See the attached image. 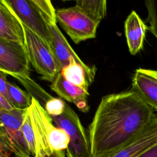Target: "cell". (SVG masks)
Segmentation results:
<instances>
[{"instance_id":"9a60e30c","label":"cell","mask_w":157,"mask_h":157,"mask_svg":"<svg viewBox=\"0 0 157 157\" xmlns=\"http://www.w3.org/2000/svg\"><path fill=\"white\" fill-rule=\"evenodd\" d=\"M13 77L18 80L27 90L32 98L37 101L44 107L46 103L53 98L32 80L29 76H14Z\"/></svg>"},{"instance_id":"8992f818","label":"cell","mask_w":157,"mask_h":157,"mask_svg":"<svg viewBox=\"0 0 157 157\" xmlns=\"http://www.w3.org/2000/svg\"><path fill=\"white\" fill-rule=\"evenodd\" d=\"M33 129L35 147L32 157H47L53 152L48 142V132L53 124L52 117L35 99L28 108Z\"/></svg>"},{"instance_id":"7402d4cb","label":"cell","mask_w":157,"mask_h":157,"mask_svg":"<svg viewBox=\"0 0 157 157\" xmlns=\"http://www.w3.org/2000/svg\"><path fill=\"white\" fill-rule=\"evenodd\" d=\"M7 75L0 71V94L4 96L9 101V96L7 89V80L6 76Z\"/></svg>"},{"instance_id":"6da1fadb","label":"cell","mask_w":157,"mask_h":157,"mask_svg":"<svg viewBox=\"0 0 157 157\" xmlns=\"http://www.w3.org/2000/svg\"><path fill=\"white\" fill-rule=\"evenodd\" d=\"M155 113L132 90L104 96L89 126L91 157H100L123 145Z\"/></svg>"},{"instance_id":"44dd1931","label":"cell","mask_w":157,"mask_h":157,"mask_svg":"<svg viewBox=\"0 0 157 157\" xmlns=\"http://www.w3.org/2000/svg\"><path fill=\"white\" fill-rule=\"evenodd\" d=\"M66 102L61 99L53 98L45 104L44 109L51 117L61 115L64 111Z\"/></svg>"},{"instance_id":"cb8c5ba5","label":"cell","mask_w":157,"mask_h":157,"mask_svg":"<svg viewBox=\"0 0 157 157\" xmlns=\"http://www.w3.org/2000/svg\"><path fill=\"white\" fill-rule=\"evenodd\" d=\"M139 157H157V145Z\"/></svg>"},{"instance_id":"d6986e66","label":"cell","mask_w":157,"mask_h":157,"mask_svg":"<svg viewBox=\"0 0 157 157\" xmlns=\"http://www.w3.org/2000/svg\"><path fill=\"white\" fill-rule=\"evenodd\" d=\"M21 131L31 153V157L34 151L35 147V140L33 132V129L31 123V120L28 108L26 109L25 112L23 122L21 127Z\"/></svg>"},{"instance_id":"5bb4252c","label":"cell","mask_w":157,"mask_h":157,"mask_svg":"<svg viewBox=\"0 0 157 157\" xmlns=\"http://www.w3.org/2000/svg\"><path fill=\"white\" fill-rule=\"evenodd\" d=\"M75 3L76 7L97 21L100 22L107 15L105 0H78Z\"/></svg>"},{"instance_id":"3957f363","label":"cell","mask_w":157,"mask_h":157,"mask_svg":"<svg viewBox=\"0 0 157 157\" xmlns=\"http://www.w3.org/2000/svg\"><path fill=\"white\" fill-rule=\"evenodd\" d=\"M57 127L65 130L70 142L66 154L67 157H91V146L89 136L82 125L78 116L66 103L64 112L59 116L52 117Z\"/></svg>"},{"instance_id":"7c38bea8","label":"cell","mask_w":157,"mask_h":157,"mask_svg":"<svg viewBox=\"0 0 157 157\" xmlns=\"http://www.w3.org/2000/svg\"><path fill=\"white\" fill-rule=\"evenodd\" d=\"M148 27L136 11L132 10L124 21V33L129 51L136 55L143 48Z\"/></svg>"},{"instance_id":"8fae6325","label":"cell","mask_w":157,"mask_h":157,"mask_svg":"<svg viewBox=\"0 0 157 157\" xmlns=\"http://www.w3.org/2000/svg\"><path fill=\"white\" fill-rule=\"evenodd\" d=\"M51 90L59 96L68 102L74 103L83 112H87L89 107L86 98L89 96L88 90L80 88L67 81L59 72L50 85Z\"/></svg>"},{"instance_id":"7a4b0ae2","label":"cell","mask_w":157,"mask_h":157,"mask_svg":"<svg viewBox=\"0 0 157 157\" xmlns=\"http://www.w3.org/2000/svg\"><path fill=\"white\" fill-rule=\"evenodd\" d=\"M23 28L25 36V47L30 63L40 75L42 79L52 82L63 67L52 48L24 25Z\"/></svg>"},{"instance_id":"4fadbf2b","label":"cell","mask_w":157,"mask_h":157,"mask_svg":"<svg viewBox=\"0 0 157 157\" xmlns=\"http://www.w3.org/2000/svg\"><path fill=\"white\" fill-rule=\"evenodd\" d=\"M61 73L69 82L80 88L88 90L90 83L87 74L85 69L74 58H71L69 64L62 69Z\"/></svg>"},{"instance_id":"603a6c76","label":"cell","mask_w":157,"mask_h":157,"mask_svg":"<svg viewBox=\"0 0 157 157\" xmlns=\"http://www.w3.org/2000/svg\"><path fill=\"white\" fill-rule=\"evenodd\" d=\"M14 109L11 103L2 95L0 94V110L10 111Z\"/></svg>"},{"instance_id":"9c48e42d","label":"cell","mask_w":157,"mask_h":157,"mask_svg":"<svg viewBox=\"0 0 157 157\" xmlns=\"http://www.w3.org/2000/svg\"><path fill=\"white\" fill-rule=\"evenodd\" d=\"M131 89L157 113V70L138 68L132 78Z\"/></svg>"},{"instance_id":"277c9868","label":"cell","mask_w":157,"mask_h":157,"mask_svg":"<svg viewBox=\"0 0 157 157\" xmlns=\"http://www.w3.org/2000/svg\"><path fill=\"white\" fill-rule=\"evenodd\" d=\"M56 14L61 26L76 44L96 37L100 22L90 18L75 6L57 9Z\"/></svg>"},{"instance_id":"e0dca14e","label":"cell","mask_w":157,"mask_h":157,"mask_svg":"<svg viewBox=\"0 0 157 157\" xmlns=\"http://www.w3.org/2000/svg\"><path fill=\"white\" fill-rule=\"evenodd\" d=\"M7 85L9 102L14 108L27 109L30 107L32 102V97L29 93L10 82H7Z\"/></svg>"},{"instance_id":"5b68a950","label":"cell","mask_w":157,"mask_h":157,"mask_svg":"<svg viewBox=\"0 0 157 157\" xmlns=\"http://www.w3.org/2000/svg\"><path fill=\"white\" fill-rule=\"evenodd\" d=\"M29 59L25 45L0 39V71L14 76H29Z\"/></svg>"},{"instance_id":"ba28073f","label":"cell","mask_w":157,"mask_h":157,"mask_svg":"<svg viewBox=\"0 0 157 157\" xmlns=\"http://www.w3.org/2000/svg\"><path fill=\"white\" fill-rule=\"evenodd\" d=\"M52 38V50L53 52L63 68L67 66L71 58H74L75 61L81 65L85 70L90 84L94 80L96 68L95 66L90 67L85 64L74 51L72 48L69 45V42L59 29L56 24L46 25Z\"/></svg>"},{"instance_id":"30bf717a","label":"cell","mask_w":157,"mask_h":157,"mask_svg":"<svg viewBox=\"0 0 157 157\" xmlns=\"http://www.w3.org/2000/svg\"><path fill=\"white\" fill-rule=\"evenodd\" d=\"M23 25L16 14L6 4L0 1V39L13 41L25 45Z\"/></svg>"},{"instance_id":"ffe728a7","label":"cell","mask_w":157,"mask_h":157,"mask_svg":"<svg viewBox=\"0 0 157 157\" xmlns=\"http://www.w3.org/2000/svg\"><path fill=\"white\" fill-rule=\"evenodd\" d=\"M144 4L147 10L146 21L150 25L148 29L157 40V0H146Z\"/></svg>"},{"instance_id":"484cf974","label":"cell","mask_w":157,"mask_h":157,"mask_svg":"<svg viewBox=\"0 0 157 157\" xmlns=\"http://www.w3.org/2000/svg\"><path fill=\"white\" fill-rule=\"evenodd\" d=\"M0 157H10L9 155H5L2 153H0Z\"/></svg>"},{"instance_id":"d4e9b609","label":"cell","mask_w":157,"mask_h":157,"mask_svg":"<svg viewBox=\"0 0 157 157\" xmlns=\"http://www.w3.org/2000/svg\"><path fill=\"white\" fill-rule=\"evenodd\" d=\"M66 151H54L50 156L47 157H66Z\"/></svg>"},{"instance_id":"2e32d148","label":"cell","mask_w":157,"mask_h":157,"mask_svg":"<svg viewBox=\"0 0 157 157\" xmlns=\"http://www.w3.org/2000/svg\"><path fill=\"white\" fill-rule=\"evenodd\" d=\"M48 142L53 152L63 151L67 150L70 138L65 130L53 124L48 130Z\"/></svg>"},{"instance_id":"ac0fdd59","label":"cell","mask_w":157,"mask_h":157,"mask_svg":"<svg viewBox=\"0 0 157 157\" xmlns=\"http://www.w3.org/2000/svg\"><path fill=\"white\" fill-rule=\"evenodd\" d=\"M46 25L56 24V10L49 0H29Z\"/></svg>"},{"instance_id":"52a82bcc","label":"cell","mask_w":157,"mask_h":157,"mask_svg":"<svg viewBox=\"0 0 157 157\" xmlns=\"http://www.w3.org/2000/svg\"><path fill=\"white\" fill-rule=\"evenodd\" d=\"M4 1L24 25L40 37L52 48V38L48 28L29 0Z\"/></svg>"}]
</instances>
